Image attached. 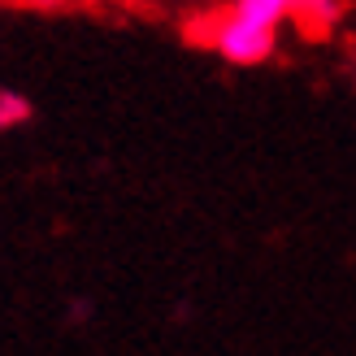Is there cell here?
Returning a JSON list of instances; mask_svg holds the SVG:
<instances>
[{
	"label": "cell",
	"instance_id": "obj_1",
	"mask_svg": "<svg viewBox=\"0 0 356 356\" xmlns=\"http://www.w3.org/2000/svg\"><path fill=\"white\" fill-rule=\"evenodd\" d=\"M187 44L195 48H213L222 52L226 61L235 65H257L274 52V26H257L248 22V17L235 13V5L230 9H209L200 17H191V22L183 26Z\"/></svg>",
	"mask_w": 356,
	"mask_h": 356
},
{
	"label": "cell",
	"instance_id": "obj_2",
	"mask_svg": "<svg viewBox=\"0 0 356 356\" xmlns=\"http://www.w3.org/2000/svg\"><path fill=\"white\" fill-rule=\"evenodd\" d=\"M339 0H287V17L296 22V31L305 40H326L334 31V17H339Z\"/></svg>",
	"mask_w": 356,
	"mask_h": 356
},
{
	"label": "cell",
	"instance_id": "obj_3",
	"mask_svg": "<svg viewBox=\"0 0 356 356\" xmlns=\"http://www.w3.org/2000/svg\"><path fill=\"white\" fill-rule=\"evenodd\" d=\"M235 13L257 26H278V17H287V0H235Z\"/></svg>",
	"mask_w": 356,
	"mask_h": 356
},
{
	"label": "cell",
	"instance_id": "obj_4",
	"mask_svg": "<svg viewBox=\"0 0 356 356\" xmlns=\"http://www.w3.org/2000/svg\"><path fill=\"white\" fill-rule=\"evenodd\" d=\"M31 118V104L22 96H9V92H0V131L5 127H17V122H26Z\"/></svg>",
	"mask_w": 356,
	"mask_h": 356
},
{
	"label": "cell",
	"instance_id": "obj_5",
	"mask_svg": "<svg viewBox=\"0 0 356 356\" xmlns=\"http://www.w3.org/2000/svg\"><path fill=\"white\" fill-rule=\"evenodd\" d=\"M9 5H26V9H65V5H87V0H9Z\"/></svg>",
	"mask_w": 356,
	"mask_h": 356
}]
</instances>
